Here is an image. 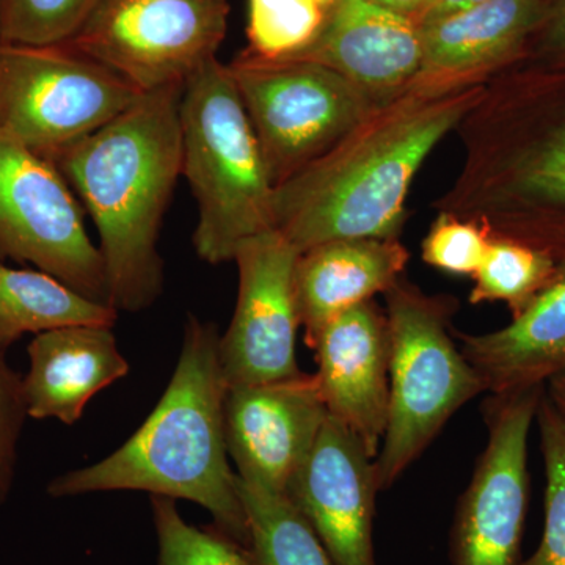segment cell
Segmentation results:
<instances>
[{
  "label": "cell",
  "mask_w": 565,
  "mask_h": 565,
  "mask_svg": "<svg viewBox=\"0 0 565 565\" xmlns=\"http://www.w3.org/2000/svg\"><path fill=\"white\" fill-rule=\"evenodd\" d=\"M118 311L74 291L52 275L0 262V353L25 333L70 326H111Z\"/></svg>",
  "instance_id": "cell-21"
},
{
  "label": "cell",
  "mask_w": 565,
  "mask_h": 565,
  "mask_svg": "<svg viewBox=\"0 0 565 565\" xmlns=\"http://www.w3.org/2000/svg\"><path fill=\"white\" fill-rule=\"evenodd\" d=\"M159 541V565H252L239 545L182 519L172 498L151 497Z\"/></svg>",
  "instance_id": "cell-27"
},
{
  "label": "cell",
  "mask_w": 565,
  "mask_h": 565,
  "mask_svg": "<svg viewBox=\"0 0 565 565\" xmlns=\"http://www.w3.org/2000/svg\"><path fill=\"white\" fill-rule=\"evenodd\" d=\"M184 84L141 93L118 117L54 161L99 234L109 299L139 313L161 297L163 214L181 177Z\"/></svg>",
  "instance_id": "cell-4"
},
{
  "label": "cell",
  "mask_w": 565,
  "mask_h": 565,
  "mask_svg": "<svg viewBox=\"0 0 565 565\" xmlns=\"http://www.w3.org/2000/svg\"><path fill=\"white\" fill-rule=\"evenodd\" d=\"M248 52L263 58L299 54L321 32L326 10L315 0H247Z\"/></svg>",
  "instance_id": "cell-24"
},
{
  "label": "cell",
  "mask_w": 565,
  "mask_h": 565,
  "mask_svg": "<svg viewBox=\"0 0 565 565\" xmlns=\"http://www.w3.org/2000/svg\"><path fill=\"white\" fill-rule=\"evenodd\" d=\"M371 2L415 20L416 14L423 9L424 0H371Z\"/></svg>",
  "instance_id": "cell-32"
},
{
  "label": "cell",
  "mask_w": 565,
  "mask_h": 565,
  "mask_svg": "<svg viewBox=\"0 0 565 565\" xmlns=\"http://www.w3.org/2000/svg\"><path fill=\"white\" fill-rule=\"evenodd\" d=\"M486 82L411 84L337 147L275 188L274 226L302 253L349 239H399L408 189Z\"/></svg>",
  "instance_id": "cell-2"
},
{
  "label": "cell",
  "mask_w": 565,
  "mask_h": 565,
  "mask_svg": "<svg viewBox=\"0 0 565 565\" xmlns=\"http://www.w3.org/2000/svg\"><path fill=\"white\" fill-rule=\"evenodd\" d=\"M228 14L226 0H99L63 44L151 92L184 84L217 57Z\"/></svg>",
  "instance_id": "cell-10"
},
{
  "label": "cell",
  "mask_w": 565,
  "mask_h": 565,
  "mask_svg": "<svg viewBox=\"0 0 565 565\" xmlns=\"http://www.w3.org/2000/svg\"><path fill=\"white\" fill-rule=\"evenodd\" d=\"M299 252L282 234L266 232L237 247L236 310L221 337V362L228 388L266 384L302 373L297 366L300 327L294 291Z\"/></svg>",
  "instance_id": "cell-12"
},
{
  "label": "cell",
  "mask_w": 565,
  "mask_h": 565,
  "mask_svg": "<svg viewBox=\"0 0 565 565\" xmlns=\"http://www.w3.org/2000/svg\"><path fill=\"white\" fill-rule=\"evenodd\" d=\"M327 416L316 374L228 388L225 438L237 476L288 494Z\"/></svg>",
  "instance_id": "cell-13"
},
{
  "label": "cell",
  "mask_w": 565,
  "mask_h": 565,
  "mask_svg": "<svg viewBox=\"0 0 565 565\" xmlns=\"http://www.w3.org/2000/svg\"><path fill=\"white\" fill-rule=\"evenodd\" d=\"M315 2H318L323 10H327L329 9V7H332L333 3L337 2V0H315Z\"/></svg>",
  "instance_id": "cell-33"
},
{
  "label": "cell",
  "mask_w": 565,
  "mask_h": 565,
  "mask_svg": "<svg viewBox=\"0 0 565 565\" xmlns=\"http://www.w3.org/2000/svg\"><path fill=\"white\" fill-rule=\"evenodd\" d=\"M535 422L545 465V526L537 550L520 565H565V419L545 392Z\"/></svg>",
  "instance_id": "cell-25"
},
{
  "label": "cell",
  "mask_w": 565,
  "mask_h": 565,
  "mask_svg": "<svg viewBox=\"0 0 565 565\" xmlns=\"http://www.w3.org/2000/svg\"><path fill=\"white\" fill-rule=\"evenodd\" d=\"M463 161L437 214L565 262V65L516 62L456 129Z\"/></svg>",
  "instance_id": "cell-1"
},
{
  "label": "cell",
  "mask_w": 565,
  "mask_h": 565,
  "mask_svg": "<svg viewBox=\"0 0 565 565\" xmlns=\"http://www.w3.org/2000/svg\"><path fill=\"white\" fill-rule=\"evenodd\" d=\"M408 258L399 239L332 241L299 253L294 291L307 344L344 311L388 291Z\"/></svg>",
  "instance_id": "cell-20"
},
{
  "label": "cell",
  "mask_w": 565,
  "mask_h": 565,
  "mask_svg": "<svg viewBox=\"0 0 565 565\" xmlns=\"http://www.w3.org/2000/svg\"><path fill=\"white\" fill-rule=\"evenodd\" d=\"M460 351L486 392L504 394L545 386L565 373V262L555 277L503 329L456 333Z\"/></svg>",
  "instance_id": "cell-19"
},
{
  "label": "cell",
  "mask_w": 565,
  "mask_h": 565,
  "mask_svg": "<svg viewBox=\"0 0 565 565\" xmlns=\"http://www.w3.org/2000/svg\"><path fill=\"white\" fill-rule=\"evenodd\" d=\"M247 519L252 565H333L313 527L288 494L270 492L237 476Z\"/></svg>",
  "instance_id": "cell-22"
},
{
  "label": "cell",
  "mask_w": 565,
  "mask_h": 565,
  "mask_svg": "<svg viewBox=\"0 0 565 565\" xmlns=\"http://www.w3.org/2000/svg\"><path fill=\"white\" fill-rule=\"evenodd\" d=\"M274 188L337 147L382 106L337 71L245 50L228 65Z\"/></svg>",
  "instance_id": "cell-7"
},
{
  "label": "cell",
  "mask_w": 565,
  "mask_h": 565,
  "mask_svg": "<svg viewBox=\"0 0 565 565\" xmlns=\"http://www.w3.org/2000/svg\"><path fill=\"white\" fill-rule=\"evenodd\" d=\"M286 58L327 66L386 103L418 76L422 32L412 18L371 0H337L313 43Z\"/></svg>",
  "instance_id": "cell-16"
},
{
  "label": "cell",
  "mask_w": 565,
  "mask_h": 565,
  "mask_svg": "<svg viewBox=\"0 0 565 565\" xmlns=\"http://www.w3.org/2000/svg\"><path fill=\"white\" fill-rule=\"evenodd\" d=\"M379 492L375 459L362 438L327 416L288 497L333 565H377L373 522Z\"/></svg>",
  "instance_id": "cell-14"
},
{
  "label": "cell",
  "mask_w": 565,
  "mask_h": 565,
  "mask_svg": "<svg viewBox=\"0 0 565 565\" xmlns=\"http://www.w3.org/2000/svg\"><path fill=\"white\" fill-rule=\"evenodd\" d=\"M98 3L99 0H0V43H68Z\"/></svg>",
  "instance_id": "cell-26"
},
{
  "label": "cell",
  "mask_w": 565,
  "mask_h": 565,
  "mask_svg": "<svg viewBox=\"0 0 565 565\" xmlns=\"http://www.w3.org/2000/svg\"><path fill=\"white\" fill-rule=\"evenodd\" d=\"M25 411L22 377L14 373L0 353V505L9 500L17 478L18 445L24 427Z\"/></svg>",
  "instance_id": "cell-29"
},
{
  "label": "cell",
  "mask_w": 565,
  "mask_h": 565,
  "mask_svg": "<svg viewBox=\"0 0 565 565\" xmlns=\"http://www.w3.org/2000/svg\"><path fill=\"white\" fill-rule=\"evenodd\" d=\"M545 394L565 419V373L546 382Z\"/></svg>",
  "instance_id": "cell-31"
},
{
  "label": "cell",
  "mask_w": 565,
  "mask_h": 565,
  "mask_svg": "<svg viewBox=\"0 0 565 565\" xmlns=\"http://www.w3.org/2000/svg\"><path fill=\"white\" fill-rule=\"evenodd\" d=\"M22 377L29 418L79 422L95 394L129 373L111 326H70L35 334Z\"/></svg>",
  "instance_id": "cell-18"
},
{
  "label": "cell",
  "mask_w": 565,
  "mask_h": 565,
  "mask_svg": "<svg viewBox=\"0 0 565 565\" xmlns=\"http://www.w3.org/2000/svg\"><path fill=\"white\" fill-rule=\"evenodd\" d=\"M3 259L32 264L87 299L110 305L103 255L85 230L73 189L54 163L0 132Z\"/></svg>",
  "instance_id": "cell-9"
},
{
  "label": "cell",
  "mask_w": 565,
  "mask_h": 565,
  "mask_svg": "<svg viewBox=\"0 0 565 565\" xmlns=\"http://www.w3.org/2000/svg\"><path fill=\"white\" fill-rule=\"evenodd\" d=\"M390 338V404L375 457L379 490H388L459 408L484 393L451 330L455 300L397 280L384 294Z\"/></svg>",
  "instance_id": "cell-6"
},
{
  "label": "cell",
  "mask_w": 565,
  "mask_h": 565,
  "mask_svg": "<svg viewBox=\"0 0 565 565\" xmlns=\"http://www.w3.org/2000/svg\"><path fill=\"white\" fill-rule=\"evenodd\" d=\"M489 244L490 234L478 223L437 214L423 241V262L441 273L473 277Z\"/></svg>",
  "instance_id": "cell-28"
},
{
  "label": "cell",
  "mask_w": 565,
  "mask_h": 565,
  "mask_svg": "<svg viewBox=\"0 0 565 565\" xmlns=\"http://www.w3.org/2000/svg\"><path fill=\"white\" fill-rule=\"evenodd\" d=\"M228 384L215 323L189 315L177 370L140 429L106 459L57 476L55 498L136 490L206 509L215 530L247 553V519L225 438Z\"/></svg>",
  "instance_id": "cell-3"
},
{
  "label": "cell",
  "mask_w": 565,
  "mask_h": 565,
  "mask_svg": "<svg viewBox=\"0 0 565 565\" xmlns=\"http://www.w3.org/2000/svg\"><path fill=\"white\" fill-rule=\"evenodd\" d=\"M552 256L530 245L490 236L489 248L473 275L470 303L504 302L519 315L555 277Z\"/></svg>",
  "instance_id": "cell-23"
},
{
  "label": "cell",
  "mask_w": 565,
  "mask_h": 565,
  "mask_svg": "<svg viewBox=\"0 0 565 565\" xmlns=\"http://www.w3.org/2000/svg\"><path fill=\"white\" fill-rule=\"evenodd\" d=\"M545 386L492 394L489 438L451 527L452 565H520L530 501L527 440Z\"/></svg>",
  "instance_id": "cell-11"
},
{
  "label": "cell",
  "mask_w": 565,
  "mask_h": 565,
  "mask_svg": "<svg viewBox=\"0 0 565 565\" xmlns=\"http://www.w3.org/2000/svg\"><path fill=\"white\" fill-rule=\"evenodd\" d=\"M181 174L191 184L203 262H233L250 237L273 232L275 188L228 65L212 57L184 82Z\"/></svg>",
  "instance_id": "cell-5"
},
{
  "label": "cell",
  "mask_w": 565,
  "mask_h": 565,
  "mask_svg": "<svg viewBox=\"0 0 565 565\" xmlns=\"http://www.w3.org/2000/svg\"><path fill=\"white\" fill-rule=\"evenodd\" d=\"M542 0H484L422 25L423 62L412 84L487 82L525 58Z\"/></svg>",
  "instance_id": "cell-17"
},
{
  "label": "cell",
  "mask_w": 565,
  "mask_h": 565,
  "mask_svg": "<svg viewBox=\"0 0 565 565\" xmlns=\"http://www.w3.org/2000/svg\"><path fill=\"white\" fill-rule=\"evenodd\" d=\"M327 412L377 457L390 404V338L385 310L374 300L334 318L310 345Z\"/></svg>",
  "instance_id": "cell-15"
},
{
  "label": "cell",
  "mask_w": 565,
  "mask_h": 565,
  "mask_svg": "<svg viewBox=\"0 0 565 565\" xmlns=\"http://www.w3.org/2000/svg\"><path fill=\"white\" fill-rule=\"evenodd\" d=\"M522 62L565 65V0H542V17Z\"/></svg>",
  "instance_id": "cell-30"
},
{
  "label": "cell",
  "mask_w": 565,
  "mask_h": 565,
  "mask_svg": "<svg viewBox=\"0 0 565 565\" xmlns=\"http://www.w3.org/2000/svg\"><path fill=\"white\" fill-rule=\"evenodd\" d=\"M141 93L66 44L0 43V132L52 163L128 109Z\"/></svg>",
  "instance_id": "cell-8"
}]
</instances>
